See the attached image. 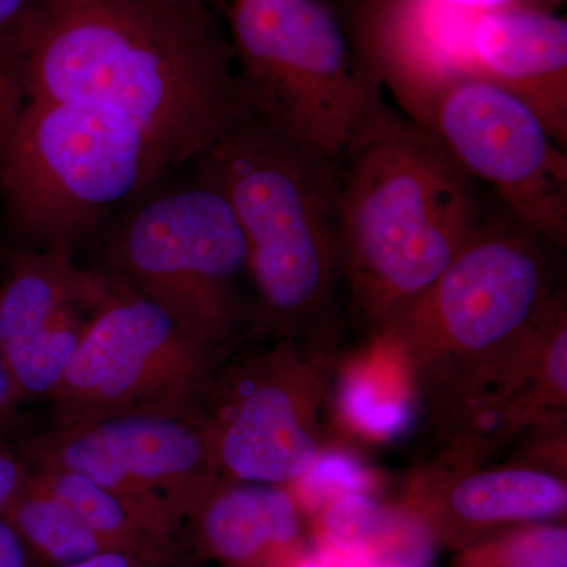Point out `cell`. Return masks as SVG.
I'll return each instance as SVG.
<instances>
[{"label": "cell", "instance_id": "6da1fadb", "mask_svg": "<svg viewBox=\"0 0 567 567\" xmlns=\"http://www.w3.org/2000/svg\"><path fill=\"white\" fill-rule=\"evenodd\" d=\"M21 100L128 115L174 171L251 115L223 13L203 0H35L0 117Z\"/></svg>", "mask_w": 567, "mask_h": 567}, {"label": "cell", "instance_id": "7a4b0ae2", "mask_svg": "<svg viewBox=\"0 0 567 567\" xmlns=\"http://www.w3.org/2000/svg\"><path fill=\"white\" fill-rule=\"evenodd\" d=\"M338 208L346 306L372 336L439 278L487 204L434 134L393 111L339 162Z\"/></svg>", "mask_w": 567, "mask_h": 567}, {"label": "cell", "instance_id": "3957f363", "mask_svg": "<svg viewBox=\"0 0 567 567\" xmlns=\"http://www.w3.org/2000/svg\"><path fill=\"white\" fill-rule=\"evenodd\" d=\"M194 164L244 233L256 297L252 334L336 357L344 303L339 163L306 151L251 112Z\"/></svg>", "mask_w": 567, "mask_h": 567}, {"label": "cell", "instance_id": "277c9868", "mask_svg": "<svg viewBox=\"0 0 567 567\" xmlns=\"http://www.w3.org/2000/svg\"><path fill=\"white\" fill-rule=\"evenodd\" d=\"M174 173L128 115L100 104L21 100L0 117V196L28 249H66Z\"/></svg>", "mask_w": 567, "mask_h": 567}, {"label": "cell", "instance_id": "5b68a950", "mask_svg": "<svg viewBox=\"0 0 567 567\" xmlns=\"http://www.w3.org/2000/svg\"><path fill=\"white\" fill-rule=\"evenodd\" d=\"M559 251L502 204L487 207L439 278L375 334L401 358L421 410L524 338L559 292Z\"/></svg>", "mask_w": 567, "mask_h": 567}, {"label": "cell", "instance_id": "8992f818", "mask_svg": "<svg viewBox=\"0 0 567 567\" xmlns=\"http://www.w3.org/2000/svg\"><path fill=\"white\" fill-rule=\"evenodd\" d=\"M241 92L260 121L339 163L395 111L331 0H226Z\"/></svg>", "mask_w": 567, "mask_h": 567}, {"label": "cell", "instance_id": "52a82bcc", "mask_svg": "<svg viewBox=\"0 0 567 567\" xmlns=\"http://www.w3.org/2000/svg\"><path fill=\"white\" fill-rule=\"evenodd\" d=\"M121 213L104 246V274L213 346L230 350L252 333L248 251L221 193L196 177L153 188Z\"/></svg>", "mask_w": 567, "mask_h": 567}, {"label": "cell", "instance_id": "ba28073f", "mask_svg": "<svg viewBox=\"0 0 567 567\" xmlns=\"http://www.w3.org/2000/svg\"><path fill=\"white\" fill-rule=\"evenodd\" d=\"M112 281L110 300L48 398L54 425L126 413H199L205 390L230 350Z\"/></svg>", "mask_w": 567, "mask_h": 567}, {"label": "cell", "instance_id": "9c48e42d", "mask_svg": "<svg viewBox=\"0 0 567 567\" xmlns=\"http://www.w3.org/2000/svg\"><path fill=\"white\" fill-rule=\"evenodd\" d=\"M336 357L290 339L229 361L205 390L199 413L223 480L290 486L323 450Z\"/></svg>", "mask_w": 567, "mask_h": 567}, {"label": "cell", "instance_id": "30bf717a", "mask_svg": "<svg viewBox=\"0 0 567 567\" xmlns=\"http://www.w3.org/2000/svg\"><path fill=\"white\" fill-rule=\"evenodd\" d=\"M25 454L32 465L89 477L185 544L186 522L223 480L200 413H126L54 425Z\"/></svg>", "mask_w": 567, "mask_h": 567}, {"label": "cell", "instance_id": "8fae6325", "mask_svg": "<svg viewBox=\"0 0 567 567\" xmlns=\"http://www.w3.org/2000/svg\"><path fill=\"white\" fill-rule=\"evenodd\" d=\"M498 203L558 248L567 245V148L544 122L486 81L465 78L432 107L424 126Z\"/></svg>", "mask_w": 567, "mask_h": 567}, {"label": "cell", "instance_id": "7c38bea8", "mask_svg": "<svg viewBox=\"0 0 567 567\" xmlns=\"http://www.w3.org/2000/svg\"><path fill=\"white\" fill-rule=\"evenodd\" d=\"M114 281L84 270L66 249H24L0 284V352L24 399L52 390L110 300Z\"/></svg>", "mask_w": 567, "mask_h": 567}, {"label": "cell", "instance_id": "4fadbf2b", "mask_svg": "<svg viewBox=\"0 0 567 567\" xmlns=\"http://www.w3.org/2000/svg\"><path fill=\"white\" fill-rule=\"evenodd\" d=\"M347 35L399 112L427 125L432 107L470 76L462 51L464 11L431 0H331Z\"/></svg>", "mask_w": 567, "mask_h": 567}, {"label": "cell", "instance_id": "5bb4252c", "mask_svg": "<svg viewBox=\"0 0 567 567\" xmlns=\"http://www.w3.org/2000/svg\"><path fill=\"white\" fill-rule=\"evenodd\" d=\"M470 76L527 104L567 148V21L555 10L509 7L462 17Z\"/></svg>", "mask_w": 567, "mask_h": 567}, {"label": "cell", "instance_id": "9a60e30c", "mask_svg": "<svg viewBox=\"0 0 567 567\" xmlns=\"http://www.w3.org/2000/svg\"><path fill=\"white\" fill-rule=\"evenodd\" d=\"M404 506L436 547L458 551L499 529L565 516L567 487L544 470L425 466L410 484Z\"/></svg>", "mask_w": 567, "mask_h": 567}, {"label": "cell", "instance_id": "2e32d148", "mask_svg": "<svg viewBox=\"0 0 567 567\" xmlns=\"http://www.w3.org/2000/svg\"><path fill=\"white\" fill-rule=\"evenodd\" d=\"M301 516L284 486L221 480L186 527L192 548L224 567H297L308 551Z\"/></svg>", "mask_w": 567, "mask_h": 567}, {"label": "cell", "instance_id": "e0dca14e", "mask_svg": "<svg viewBox=\"0 0 567 567\" xmlns=\"http://www.w3.org/2000/svg\"><path fill=\"white\" fill-rule=\"evenodd\" d=\"M331 404L344 427L369 442H395L423 416L401 358L380 336H371L364 350L336 365Z\"/></svg>", "mask_w": 567, "mask_h": 567}, {"label": "cell", "instance_id": "ac0fdd59", "mask_svg": "<svg viewBox=\"0 0 567 567\" xmlns=\"http://www.w3.org/2000/svg\"><path fill=\"white\" fill-rule=\"evenodd\" d=\"M312 522L316 544L352 550L379 567H431L435 558L423 522L404 505H383L371 494L341 496Z\"/></svg>", "mask_w": 567, "mask_h": 567}, {"label": "cell", "instance_id": "d6986e66", "mask_svg": "<svg viewBox=\"0 0 567 567\" xmlns=\"http://www.w3.org/2000/svg\"><path fill=\"white\" fill-rule=\"evenodd\" d=\"M32 483L69 505L111 550L126 551L155 561L193 566L189 547L163 535L136 511L106 488L69 470L31 464Z\"/></svg>", "mask_w": 567, "mask_h": 567}, {"label": "cell", "instance_id": "ffe728a7", "mask_svg": "<svg viewBox=\"0 0 567 567\" xmlns=\"http://www.w3.org/2000/svg\"><path fill=\"white\" fill-rule=\"evenodd\" d=\"M6 517L20 533L39 567H61L111 551L69 505L29 477Z\"/></svg>", "mask_w": 567, "mask_h": 567}, {"label": "cell", "instance_id": "44dd1931", "mask_svg": "<svg viewBox=\"0 0 567 567\" xmlns=\"http://www.w3.org/2000/svg\"><path fill=\"white\" fill-rule=\"evenodd\" d=\"M454 567H567V529L548 522L499 529L458 550Z\"/></svg>", "mask_w": 567, "mask_h": 567}, {"label": "cell", "instance_id": "7402d4cb", "mask_svg": "<svg viewBox=\"0 0 567 567\" xmlns=\"http://www.w3.org/2000/svg\"><path fill=\"white\" fill-rule=\"evenodd\" d=\"M289 487L301 513L316 517L341 496L371 494L374 476L354 454L338 447H323L303 475Z\"/></svg>", "mask_w": 567, "mask_h": 567}, {"label": "cell", "instance_id": "603a6c76", "mask_svg": "<svg viewBox=\"0 0 567 567\" xmlns=\"http://www.w3.org/2000/svg\"><path fill=\"white\" fill-rule=\"evenodd\" d=\"M35 0H0V92L9 82L14 54Z\"/></svg>", "mask_w": 567, "mask_h": 567}, {"label": "cell", "instance_id": "cb8c5ba5", "mask_svg": "<svg viewBox=\"0 0 567 567\" xmlns=\"http://www.w3.org/2000/svg\"><path fill=\"white\" fill-rule=\"evenodd\" d=\"M31 475L28 454L18 453L0 435V514H6L11 503L21 494Z\"/></svg>", "mask_w": 567, "mask_h": 567}, {"label": "cell", "instance_id": "d4e9b609", "mask_svg": "<svg viewBox=\"0 0 567 567\" xmlns=\"http://www.w3.org/2000/svg\"><path fill=\"white\" fill-rule=\"evenodd\" d=\"M297 567H379L364 558L363 555L354 554L346 548L316 544L308 548L305 557L300 559Z\"/></svg>", "mask_w": 567, "mask_h": 567}, {"label": "cell", "instance_id": "484cf974", "mask_svg": "<svg viewBox=\"0 0 567 567\" xmlns=\"http://www.w3.org/2000/svg\"><path fill=\"white\" fill-rule=\"evenodd\" d=\"M0 567H39L6 514H0Z\"/></svg>", "mask_w": 567, "mask_h": 567}, {"label": "cell", "instance_id": "4316f807", "mask_svg": "<svg viewBox=\"0 0 567 567\" xmlns=\"http://www.w3.org/2000/svg\"><path fill=\"white\" fill-rule=\"evenodd\" d=\"M439 6L458 11H491L509 9V7H536V9L557 10L565 0H431Z\"/></svg>", "mask_w": 567, "mask_h": 567}, {"label": "cell", "instance_id": "83f0119b", "mask_svg": "<svg viewBox=\"0 0 567 567\" xmlns=\"http://www.w3.org/2000/svg\"><path fill=\"white\" fill-rule=\"evenodd\" d=\"M61 567H194L171 565V563L155 561L140 557V555L126 554V551H102V554L93 555L91 558L82 559V561L73 563Z\"/></svg>", "mask_w": 567, "mask_h": 567}, {"label": "cell", "instance_id": "f1b7e54d", "mask_svg": "<svg viewBox=\"0 0 567 567\" xmlns=\"http://www.w3.org/2000/svg\"><path fill=\"white\" fill-rule=\"evenodd\" d=\"M22 401H24V395H22L17 380L11 374L6 358L0 352V427L13 420V416L17 415L18 405Z\"/></svg>", "mask_w": 567, "mask_h": 567}, {"label": "cell", "instance_id": "f546056e", "mask_svg": "<svg viewBox=\"0 0 567 567\" xmlns=\"http://www.w3.org/2000/svg\"><path fill=\"white\" fill-rule=\"evenodd\" d=\"M203 2L210 3V6L215 7V9H218L223 13L224 3H226V0H203Z\"/></svg>", "mask_w": 567, "mask_h": 567}]
</instances>
